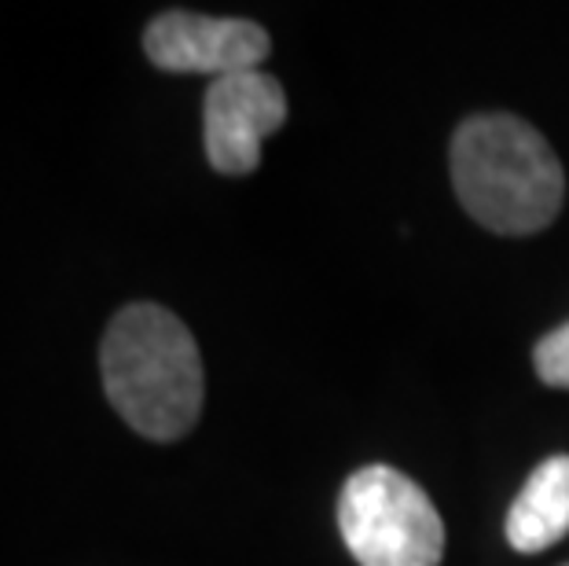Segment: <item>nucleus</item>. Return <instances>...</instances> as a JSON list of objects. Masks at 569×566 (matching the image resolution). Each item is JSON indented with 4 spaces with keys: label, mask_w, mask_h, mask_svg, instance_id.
<instances>
[{
    "label": "nucleus",
    "mask_w": 569,
    "mask_h": 566,
    "mask_svg": "<svg viewBox=\"0 0 569 566\" xmlns=\"http://www.w3.org/2000/svg\"><path fill=\"white\" fill-rule=\"evenodd\" d=\"M287 122V92L264 70L213 78L202 107L206 159L217 173L247 177L261 166V143Z\"/></svg>",
    "instance_id": "20e7f679"
},
{
    "label": "nucleus",
    "mask_w": 569,
    "mask_h": 566,
    "mask_svg": "<svg viewBox=\"0 0 569 566\" xmlns=\"http://www.w3.org/2000/svg\"><path fill=\"white\" fill-rule=\"evenodd\" d=\"M103 390L114 413L151 441H177L199 424L206 376L184 320L166 306L132 302L107 324Z\"/></svg>",
    "instance_id": "f257e3e1"
},
{
    "label": "nucleus",
    "mask_w": 569,
    "mask_h": 566,
    "mask_svg": "<svg viewBox=\"0 0 569 566\" xmlns=\"http://www.w3.org/2000/svg\"><path fill=\"white\" fill-rule=\"evenodd\" d=\"M143 52L166 75H239L261 70L272 52L269 30L250 19H213L199 11H166L143 30Z\"/></svg>",
    "instance_id": "39448f33"
},
{
    "label": "nucleus",
    "mask_w": 569,
    "mask_h": 566,
    "mask_svg": "<svg viewBox=\"0 0 569 566\" xmlns=\"http://www.w3.org/2000/svg\"><path fill=\"white\" fill-rule=\"evenodd\" d=\"M338 529L360 566H438L445 523L433 500L405 471L368 464L338 497Z\"/></svg>",
    "instance_id": "7ed1b4c3"
},
{
    "label": "nucleus",
    "mask_w": 569,
    "mask_h": 566,
    "mask_svg": "<svg viewBox=\"0 0 569 566\" xmlns=\"http://www.w3.org/2000/svg\"><path fill=\"white\" fill-rule=\"evenodd\" d=\"M562 537H569V456H551L526 478L507 512V540L532 556L555 548Z\"/></svg>",
    "instance_id": "423d86ee"
},
{
    "label": "nucleus",
    "mask_w": 569,
    "mask_h": 566,
    "mask_svg": "<svg viewBox=\"0 0 569 566\" xmlns=\"http://www.w3.org/2000/svg\"><path fill=\"white\" fill-rule=\"evenodd\" d=\"M452 185L463 210L500 236H529L559 218V155L515 115H475L452 137Z\"/></svg>",
    "instance_id": "f03ea898"
},
{
    "label": "nucleus",
    "mask_w": 569,
    "mask_h": 566,
    "mask_svg": "<svg viewBox=\"0 0 569 566\" xmlns=\"http://www.w3.org/2000/svg\"><path fill=\"white\" fill-rule=\"evenodd\" d=\"M532 365H537L540 383L569 390V324L543 335L537 349H532Z\"/></svg>",
    "instance_id": "0eeeda50"
}]
</instances>
